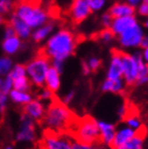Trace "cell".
I'll use <instances>...</instances> for the list:
<instances>
[{
  "mask_svg": "<svg viewBox=\"0 0 148 149\" xmlns=\"http://www.w3.org/2000/svg\"><path fill=\"white\" fill-rule=\"evenodd\" d=\"M75 47V35L70 30L61 29L49 38L45 48L41 50L50 59L65 61L73 54Z\"/></svg>",
  "mask_w": 148,
  "mask_h": 149,
  "instance_id": "6da1fadb",
  "label": "cell"
},
{
  "mask_svg": "<svg viewBox=\"0 0 148 149\" xmlns=\"http://www.w3.org/2000/svg\"><path fill=\"white\" fill-rule=\"evenodd\" d=\"M41 122L47 126V129L61 132L73 124L74 115L61 100L53 98Z\"/></svg>",
  "mask_w": 148,
  "mask_h": 149,
  "instance_id": "7a4b0ae2",
  "label": "cell"
},
{
  "mask_svg": "<svg viewBox=\"0 0 148 149\" xmlns=\"http://www.w3.org/2000/svg\"><path fill=\"white\" fill-rule=\"evenodd\" d=\"M13 14L22 19L31 29L39 28L49 20V14L40 9L39 6H32L17 1L16 3H13Z\"/></svg>",
  "mask_w": 148,
  "mask_h": 149,
  "instance_id": "3957f363",
  "label": "cell"
},
{
  "mask_svg": "<svg viewBox=\"0 0 148 149\" xmlns=\"http://www.w3.org/2000/svg\"><path fill=\"white\" fill-rule=\"evenodd\" d=\"M74 140L87 145L100 144V130L97 127V120L91 116L82 118L75 128Z\"/></svg>",
  "mask_w": 148,
  "mask_h": 149,
  "instance_id": "277c9868",
  "label": "cell"
},
{
  "mask_svg": "<svg viewBox=\"0 0 148 149\" xmlns=\"http://www.w3.org/2000/svg\"><path fill=\"white\" fill-rule=\"evenodd\" d=\"M50 67V58L43 53V50H40L36 57L33 58L26 66L27 74L29 75L32 84H34L37 87H43L45 85L46 74Z\"/></svg>",
  "mask_w": 148,
  "mask_h": 149,
  "instance_id": "5b68a950",
  "label": "cell"
},
{
  "mask_svg": "<svg viewBox=\"0 0 148 149\" xmlns=\"http://www.w3.org/2000/svg\"><path fill=\"white\" fill-rule=\"evenodd\" d=\"M72 142L65 134L60 132L53 131L51 129H46L43 132V140L40 142V149H71Z\"/></svg>",
  "mask_w": 148,
  "mask_h": 149,
  "instance_id": "8992f818",
  "label": "cell"
},
{
  "mask_svg": "<svg viewBox=\"0 0 148 149\" xmlns=\"http://www.w3.org/2000/svg\"><path fill=\"white\" fill-rule=\"evenodd\" d=\"M121 60L123 66V79L126 86H133L137 84L138 73H139V65L138 59L134 54H128L120 51Z\"/></svg>",
  "mask_w": 148,
  "mask_h": 149,
  "instance_id": "52a82bcc",
  "label": "cell"
},
{
  "mask_svg": "<svg viewBox=\"0 0 148 149\" xmlns=\"http://www.w3.org/2000/svg\"><path fill=\"white\" fill-rule=\"evenodd\" d=\"M143 36L144 33L142 28L137 23L119 35V42L123 48H137L141 45Z\"/></svg>",
  "mask_w": 148,
  "mask_h": 149,
  "instance_id": "ba28073f",
  "label": "cell"
},
{
  "mask_svg": "<svg viewBox=\"0 0 148 149\" xmlns=\"http://www.w3.org/2000/svg\"><path fill=\"white\" fill-rule=\"evenodd\" d=\"M90 1L91 0H73L70 9V17L75 23L83 22L92 13Z\"/></svg>",
  "mask_w": 148,
  "mask_h": 149,
  "instance_id": "9c48e42d",
  "label": "cell"
},
{
  "mask_svg": "<svg viewBox=\"0 0 148 149\" xmlns=\"http://www.w3.org/2000/svg\"><path fill=\"white\" fill-rule=\"evenodd\" d=\"M46 113L45 106L39 100H32L29 103L22 105V114L28 115L35 122H41Z\"/></svg>",
  "mask_w": 148,
  "mask_h": 149,
  "instance_id": "30bf717a",
  "label": "cell"
},
{
  "mask_svg": "<svg viewBox=\"0 0 148 149\" xmlns=\"http://www.w3.org/2000/svg\"><path fill=\"white\" fill-rule=\"evenodd\" d=\"M36 139L35 131V120L29 118L28 115H21V127L17 134L18 141H34Z\"/></svg>",
  "mask_w": 148,
  "mask_h": 149,
  "instance_id": "8fae6325",
  "label": "cell"
},
{
  "mask_svg": "<svg viewBox=\"0 0 148 149\" xmlns=\"http://www.w3.org/2000/svg\"><path fill=\"white\" fill-rule=\"evenodd\" d=\"M106 78L111 80L123 79V66L119 50H113L112 52V56H111L110 63H109L108 70H107Z\"/></svg>",
  "mask_w": 148,
  "mask_h": 149,
  "instance_id": "7c38bea8",
  "label": "cell"
},
{
  "mask_svg": "<svg viewBox=\"0 0 148 149\" xmlns=\"http://www.w3.org/2000/svg\"><path fill=\"white\" fill-rule=\"evenodd\" d=\"M97 127L100 130V143L104 146L110 147L117 131L115 126L109 122L97 120Z\"/></svg>",
  "mask_w": 148,
  "mask_h": 149,
  "instance_id": "4fadbf2b",
  "label": "cell"
},
{
  "mask_svg": "<svg viewBox=\"0 0 148 149\" xmlns=\"http://www.w3.org/2000/svg\"><path fill=\"white\" fill-rule=\"evenodd\" d=\"M137 133H138L137 130L132 129V128H130L128 126L121 127V128H119L115 131V135H114V139L110 145V148L111 149L119 148L120 146L127 143L128 141H130L131 139H133L137 135Z\"/></svg>",
  "mask_w": 148,
  "mask_h": 149,
  "instance_id": "5bb4252c",
  "label": "cell"
},
{
  "mask_svg": "<svg viewBox=\"0 0 148 149\" xmlns=\"http://www.w3.org/2000/svg\"><path fill=\"white\" fill-rule=\"evenodd\" d=\"M138 23L137 18L134 16H125V17H119V18H113L112 22H111L110 29L113 32V34L115 36H119L122 34L123 32L129 29L130 26H134Z\"/></svg>",
  "mask_w": 148,
  "mask_h": 149,
  "instance_id": "9a60e30c",
  "label": "cell"
},
{
  "mask_svg": "<svg viewBox=\"0 0 148 149\" xmlns=\"http://www.w3.org/2000/svg\"><path fill=\"white\" fill-rule=\"evenodd\" d=\"M109 15L112 18L125 17V16H134L135 8L127 2H117L111 6L109 9Z\"/></svg>",
  "mask_w": 148,
  "mask_h": 149,
  "instance_id": "2e32d148",
  "label": "cell"
},
{
  "mask_svg": "<svg viewBox=\"0 0 148 149\" xmlns=\"http://www.w3.org/2000/svg\"><path fill=\"white\" fill-rule=\"evenodd\" d=\"M11 26H13V29L15 30V33L19 38L26 39V38L30 37L31 35V28L22 19H20L18 16H16L15 14L12 15V17L9 19Z\"/></svg>",
  "mask_w": 148,
  "mask_h": 149,
  "instance_id": "e0dca14e",
  "label": "cell"
},
{
  "mask_svg": "<svg viewBox=\"0 0 148 149\" xmlns=\"http://www.w3.org/2000/svg\"><path fill=\"white\" fill-rule=\"evenodd\" d=\"M45 85H46V88L51 90L52 92H56L60 88V73L53 67H50L47 72Z\"/></svg>",
  "mask_w": 148,
  "mask_h": 149,
  "instance_id": "ac0fdd59",
  "label": "cell"
},
{
  "mask_svg": "<svg viewBox=\"0 0 148 149\" xmlns=\"http://www.w3.org/2000/svg\"><path fill=\"white\" fill-rule=\"evenodd\" d=\"M102 91L104 92H110V93H122L125 91L126 89V84L124 81V79H115L111 80L106 78L102 84Z\"/></svg>",
  "mask_w": 148,
  "mask_h": 149,
  "instance_id": "d6986e66",
  "label": "cell"
},
{
  "mask_svg": "<svg viewBox=\"0 0 148 149\" xmlns=\"http://www.w3.org/2000/svg\"><path fill=\"white\" fill-rule=\"evenodd\" d=\"M133 54L137 57L138 65H139V73H138V79L135 85L143 86V85H146L148 83V66L143 59L141 52H135Z\"/></svg>",
  "mask_w": 148,
  "mask_h": 149,
  "instance_id": "ffe728a7",
  "label": "cell"
},
{
  "mask_svg": "<svg viewBox=\"0 0 148 149\" xmlns=\"http://www.w3.org/2000/svg\"><path fill=\"white\" fill-rule=\"evenodd\" d=\"M145 128L143 127L142 129L139 130L137 135L133 139H131L127 143L120 146L117 149H144V136H145Z\"/></svg>",
  "mask_w": 148,
  "mask_h": 149,
  "instance_id": "44dd1931",
  "label": "cell"
},
{
  "mask_svg": "<svg viewBox=\"0 0 148 149\" xmlns=\"http://www.w3.org/2000/svg\"><path fill=\"white\" fill-rule=\"evenodd\" d=\"M54 30V23L52 22H47L45 23L43 26H39V28H37L36 31L33 33V39L34 41L36 42H40V41H43V39H46L48 36L52 34V32Z\"/></svg>",
  "mask_w": 148,
  "mask_h": 149,
  "instance_id": "7402d4cb",
  "label": "cell"
},
{
  "mask_svg": "<svg viewBox=\"0 0 148 149\" xmlns=\"http://www.w3.org/2000/svg\"><path fill=\"white\" fill-rule=\"evenodd\" d=\"M21 47V41L18 36H13V37L6 38L2 43V48L6 54H14Z\"/></svg>",
  "mask_w": 148,
  "mask_h": 149,
  "instance_id": "603a6c76",
  "label": "cell"
},
{
  "mask_svg": "<svg viewBox=\"0 0 148 149\" xmlns=\"http://www.w3.org/2000/svg\"><path fill=\"white\" fill-rule=\"evenodd\" d=\"M10 96H11L12 100L16 104L19 105H24V104L29 103L30 100H32V96L29 92H23V91H18V90H11L10 92Z\"/></svg>",
  "mask_w": 148,
  "mask_h": 149,
  "instance_id": "cb8c5ba5",
  "label": "cell"
},
{
  "mask_svg": "<svg viewBox=\"0 0 148 149\" xmlns=\"http://www.w3.org/2000/svg\"><path fill=\"white\" fill-rule=\"evenodd\" d=\"M31 84L32 81L30 80V78L27 75H24V76H20V77L13 79V88L18 91L29 92L31 89Z\"/></svg>",
  "mask_w": 148,
  "mask_h": 149,
  "instance_id": "d4e9b609",
  "label": "cell"
},
{
  "mask_svg": "<svg viewBox=\"0 0 148 149\" xmlns=\"http://www.w3.org/2000/svg\"><path fill=\"white\" fill-rule=\"evenodd\" d=\"M125 123H126V126L130 127V128H132V129L137 130V131H139V130H141L143 128V125H142V122H141V120L139 118V116H137V115H126L125 116Z\"/></svg>",
  "mask_w": 148,
  "mask_h": 149,
  "instance_id": "484cf974",
  "label": "cell"
},
{
  "mask_svg": "<svg viewBox=\"0 0 148 149\" xmlns=\"http://www.w3.org/2000/svg\"><path fill=\"white\" fill-rule=\"evenodd\" d=\"M98 37L102 41L104 42H110L114 39L115 35L113 34V32L111 31L110 28H104L102 31L98 33Z\"/></svg>",
  "mask_w": 148,
  "mask_h": 149,
  "instance_id": "4316f807",
  "label": "cell"
},
{
  "mask_svg": "<svg viewBox=\"0 0 148 149\" xmlns=\"http://www.w3.org/2000/svg\"><path fill=\"white\" fill-rule=\"evenodd\" d=\"M9 75L12 77V79L20 77V76H24V75H27L26 66H23V65H17V66H15L14 68L12 69V71L9 73Z\"/></svg>",
  "mask_w": 148,
  "mask_h": 149,
  "instance_id": "83f0119b",
  "label": "cell"
},
{
  "mask_svg": "<svg viewBox=\"0 0 148 149\" xmlns=\"http://www.w3.org/2000/svg\"><path fill=\"white\" fill-rule=\"evenodd\" d=\"M12 67V60L9 57H3L0 59V75L6 74Z\"/></svg>",
  "mask_w": 148,
  "mask_h": 149,
  "instance_id": "f1b7e54d",
  "label": "cell"
},
{
  "mask_svg": "<svg viewBox=\"0 0 148 149\" xmlns=\"http://www.w3.org/2000/svg\"><path fill=\"white\" fill-rule=\"evenodd\" d=\"M13 10V2L11 0H0V13L8 14Z\"/></svg>",
  "mask_w": 148,
  "mask_h": 149,
  "instance_id": "f546056e",
  "label": "cell"
},
{
  "mask_svg": "<svg viewBox=\"0 0 148 149\" xmlns=\"http://www.w3.org/2000/svg\"><path fill=\"white\" fill-rule=\"evenodd\" d=\"M138 13L140 16L148 17V0H141L138 6Z\"/></svg>",
  "mask_w": 148,
  "mask_h": 149,
  "instance_id": "4dcf8cb0",
  "label": "cell"
},
{
  "mask_svg": "<svg viewBox=\"0 0 148 149\" xmlns=\"http://www.w3.org/2000/svg\"><path fill=\"white\" fill-rule=\"evenodd\" d=\"M12 87H13V79L10 75L6 76V78L3 80V84H2V89H1V92L4 93V94H8L11 92Z\"/></svg>",
  "mask_w": 148,
  "mask_h": 149,
  "instance_id": "1f68e13d",
  "label": "cell"
},
{
  "mask_svg": "<svg viewBox=\"0 0 148 149\" xmlns=\"http://www.w3.org/2000/svg\"><path fill=\"white\" fill-rule=\"evenodd\" d=\"M87 63H88V66H89V68H90V70H91V72H95L101 67L102 61L97 57H91L87 60Z\"/></svg>",
  "mask_w": 148,
  "mask_h": 149,
  "instance_id": "d6a6232c",
  "label": "cell"
},
{
  "mask_svg": "<svg viewBox=\"0 0 148 149\" xmlns=\"http://www.w3.org/2000/svg\"><path fill=\"white\" fill-rule=\"evenodd\" d=\"M106 0H91L90 1V8L92 12H97L105 6Z\"/></svg>",
  "mask_w": 148,
  "mask_h": 149,
  "instance_id": "836d02e7",
  "label": "cell"
},
{
  "mask_svg": "<svg viewBox=\"0 0 148 149\" xmlns=\"http://www.w3.org/2000/svg\"><path fill=\"white\" fill-rule=\"evenodd\" d=\"M54 92H52L51 90H49L48 88H45V89L41 90V92H40L39 94V100H53V97H54Z\"/></svg>",
  "mask_w": 148,
  "mask_h": 149,
  "instance_id": "e575fe53",
  "label": "cell"
},
{
  "mask_svg": "<svg viewBox=\"0 0 148 149\" xmlns=\"http://www.w3.org/2000/svg\"><path fill=\"white\" fill-rule=\"evenodd\" d=\"M112 20H113V18L109 15V13H106V14H104L102 16V24L105 28H110Z\"/></svg>",
  "mask_w": 148,
  "mask_h": 149,
  "instance_id": "d590c367",
  "label": "cell"
},
{
  "mask_svg": "<svg viewBox=\"0 0 148 149\" xmlns=\"http://www.w3.org/2000/svg\"><path fill=\"white\" fill-rule=\"evenodd\" d=\"M64 63L65 61H61V60H51V67H53L55 70H57L61 74L64 70Z\"/></svg>",
  "mask_w": 148,
  "mask_h": 149,
  "instance_id": "8d00e7d4",
  "label": "cell"
},
{
  "mask_svg": "<svg viewBox=\"0 0 148 149\" xmlns=\"http://www.w3.org/2000/svg\"><path fill=\"white\" fill-rule=\"evenodd\" d=\"M94 145H87V144L80 143V142H76L74 141L72 143V148L71 149H92Z\"/></svg>",
  "mask_w": 148,
  "mask_h": 149,
  "instance_id": "74e56055",
  "label": "cell"
},
{
  "mask_svg": "<svg viewBox=\"0 0 148 149\" xmlns=\"http://www.w3.org/2000/svg\"><path fill=\"white\" fill-rule=\"evenodd\" d=\"M74 95H75V92L73 91V90H71V91H69L67 94L65 95L63 97V102L65 105H68L69 103H71L72 100H73V98H74Z\"/></svg>",
  "mask_w": 148,
  "mask_h": 149,
  "instance_id": "f35d334b",
  "label": "cell"
},
{
  "mask_svg": "<svg viewBox=\"0 0 148 149\" xmlns=\"http://www.w3.org/2000/svg\"><path fill=\"white\" fill-rule=\"evenodd\" d=\"M82 72H83L84 75H89L91 73V70L89 68L87 61H83V63H82Z\"/></svg>",
  "mask_w": 148,
  "mask_h": 149,
  "instance_id": "ab89813d",
  "label": "cell"
},
{
  "mask_svg": "<svg viewBox=\"0 0 148 149\" xmlns=\"http://www.w3.org/2000/svg\"><path fill=\"white\" fill-rule=\"evenodd\" d=\"M140 47L142 48V49H145V48H147L148 47V36H143L142 38V41H141V45H140Z\"/></svg>",
  "mask_w": 148,
  "mask_h": 149,
  "instance_id": "60d3db41",
  "label": "cell"
},
{
  "mask_svg": "<svg viewBox=\"0 0 148 149\" xmlns=\"http://www.w3.org/2000/svg\"><path fill=\"white\" fill-rule=\"evenodd\" d=\"M142 56H143V59H144V61H145V63L148 66V47H147V48H145V49H143Z\"/></svg>",
  "mask_w": 148,
  "mask_h": 149,
  "instance_id": "b9f144b4",
  "label": "cell"
},
{
  "mask_svg": "<svg viewBox=\"0 0 148 149\" xmlns=\"http://www.w3.org/2000/svg\"><path fill=\"white\" fill-rule=\"evenodd\" d=\"M126 2L129 3L130 6H132L135 8L137 6H139V3L141 2V0H126Z\"/></svg>",
  "mask_w": 148,
  "mask_h": 149,
  "instance_id": "7bdbcfd3",
  "label": "cell"
},
{
  "mask_svg": "<svg viewBox=\"0 0 148 149\" xmlns=\"http://www.w3.org/2000/svg\"><path fill=\"white\" fill-rule=\"evenodd\" d=\"M144 24H145V28H146V29L148 30V17L146 18V20H145V23H144Z\"/></svg>",
  "mask_w": 148,
  "mask_h": 149,
  "instance_id": "ee69618b",
  "label": "cell"
},
{
  "mask_svg": "<svg viewBox=\"0 0 148 149\" xmlns=\"http://www.w3.org/2000/svg\"><path fill=\"white\" fill-rule=\"evenodd\" d=\"M2 84H3V80L0 78V93H1V89H2Z\"/></svg>",
  "mask_w": 148,
  "mask_h": 149,
  "instance_id": "f6af8a7d",
  "label": "cell"
},
{
  "mask_svg": "<svg viewBox=\"0 0 148 149\" xmlns=\"http://www.w3.org/2000/svg\"><path fill=\"white\" fill-rule=\"evenodd\" d=\"M4 149H13V148H12L11 146H8V147H6V148H4Z\"/></svg>",
  "mask_w": 148,
  "mask_h": 149,
  "instance_id": "bcb514c9",
  "label": "cell"
}]
</instances>
